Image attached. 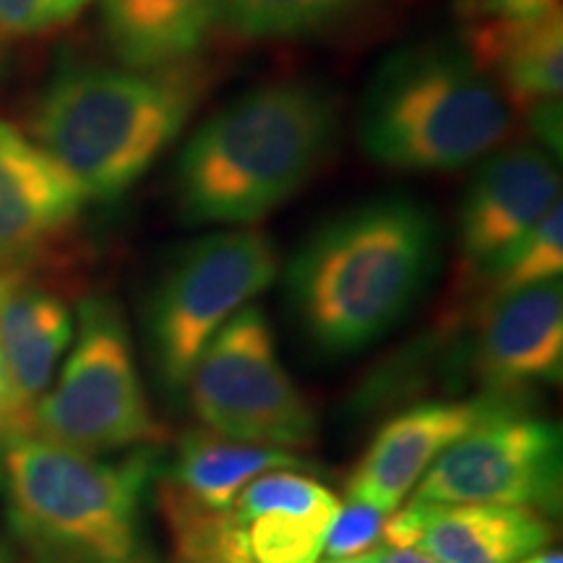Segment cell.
Masks as SVG:
<instances>
[{
	"label": "cell",
	"mask_w": 563,
	"mask_h": 563,
	"mask_svg": "<svg viewBox=\"0 0 563 563\" xmlns=\"http://www.w3.org/2000/svg\"><path fill=\"white\" fill-rule=\"evenodd\" d=\"M439 258V224L410 196H382L316 228L285 269L300 332L323 355H352L391 332Z\"/></svg>",
	"instance_id": "obj_1"
},
{
	"label": "cell",
	"mask_w": 563,
	"mask_h": 563,
	"mask_svg": "<svg viewBox=\"0 0 563 563\" xmlns=\"http://www.w3.org/2000/svg\"><path fill=\"white\" fill-rule=\"evenodd\" d=\"M340 136V102L319 81H272L214 110L175 159L188 224L249 228L302 191Z\"/></svg>",
	"instance_id": "obj_2"
},
{
	"label": "cell",
	"mask_w": 563,
	"mask_h": 563,
	"mask_svg": "<svg viewBox=\"0 0 563 563\" xmlns=\"http://www.w3.org/2000/svg\"><path fill=\"white\" fill-rule=\"evenodd\" d=\"M201 97L191 66L136 70L68 63L32 112L34 141L87 201H118L191 121Z\"/></svg>",
	"instance_id": "obj_3"
},
{
	"label": "cell",
	"mask_w": 563,
	"mask_h": 563,
	"mask_svg": "<svg viewBox=\"0 0 563 563\" xmlns=\"http://www.w3.org/2000/svg\"><path fill=\"white\" fill-rule=\"evenodd\" d=\"M514 129L509 102L460 42H415L386 55L365 84L357 144L397 173L475 165Z\"/></svg>",
	"instance_id": "obj_4"
},
{
	"label": "cell",
	"mask_w": 563,
	"mask_h": 563,
	"mask_svg": "<svg viewBox=\"0 0 563 563\" xmlns=\"http://www.w3.org/2000/svg\"><path fill=\"white\" fill-rule=\"evenodd\" d=\"M11 519L34 559L139 563V509L152 454L118 462L30 435L0 454Z\"/></svg>",
	"instance_id": "obj_5"
},
{
	"label": "cell",
	"mask_w": 563,
	"mask_h": 563,
	"mask_svg": "<svg viewBox=\"0 0 563 563\" xmlns=\"http://www.w3.org/2000/svg\"><path fill=\"white\" fill-rule=\"evenodd\" d=\"M277 272V245L253 228L207 232L173 258L146 308V340L167 389H186L211 336L258 298Z\"/></svg>",
	"instance_id": "obj_6"
},
{
	"label": "cell",
	"mask_w": 563,
	"mask_h": 563,
	"mask_svg": "<svg viewBox=\"0 0 563 563\" xmlns=\"http://www.w3.org/2000/svg\"><path fill=\"white\" fill-rule=\"evenodd\" d=\"M34 435L97 456L165 439L133 363L129 327L112 300L87 298L79 306L74 350L34 407Z\"/></svg>",
	"instance_id": "obj_7"
},
{
	"label": "cell",
	"mask_w": 563,
	"mask_h": 563,
	"mask_svg": "<svg viewBox=\"0 0 563 563\" xmlns=\"http://www.w3.org/2000/svg\"><path fill=\"white\" fill-rule=\"evenodd\" d=\"M186 386L211 433L287 452L316 441L313 407L282 368L262 308H241L211 336Z\"/></svg>",
	"instance_id": "obj_8"
},
{
	"label": "cell",
	"mask_w": 563,
	"mask_h": 563,
	"mask_svg": "<svg viewBox=\"0 0 563 563\" xmlns=\"http://www.w3.org/2000/svg\"><path fill=\"white\" fill-rule=\"evenodd\" d=\"M561 431L543 418L506 407L441 452L415 501L530 506L543 514L561 506Z\"/></svg>",
	"instance_id": "obj_9"
},
{
	"label": "cell",
	"mask_w": 563,
	"mask_h": 563,
	"mask_svg": "<svg viewBox=\"0 0 563 563\" xmlns=\"http://www.w3.org/2000/svg\"><path fill=\"white\" fill-rule=\"evenodd\" d=\"M561 201L559 162L532 141L477 159L460 209V282L467 287Z\"/></svg>",
	"instance_id": "obj_10"
},
{
	"label": "cell",
	"mask_w": 563,
	"mask_h": 563,
	"mask_svg": "<svg viewBox=\"0 0 563 563\" xmlns=\"http://www.w3.org/2000/svg\"><path fill=\"white\" fill-rule=\"evenodd\" d=\"M84 194L37 141L0 118V269H32L79 220Z\"/></svg>",
	"instance_id": "obj_11"
},
{
	"label": "cell",
	"mask_w": 563,
	"mask_h": 563,
	"mask_svg": "<svg viewBox=\"0 0 563 563\" xmlns=\"http://www.w3.org/2000/svg\"><path fill=\"white\" fill-rule=\"evenodd\" d=\"M477 313L473 368L490 397H517L561 378V279L490 300Z\"/></svg>",
	"instance_id": "obj_12"
},
{
	"label": "cell",
	"mask_w": 563,
	"mask_h": 563,
	"mask_svg": "<svg viewBox=\"0 0 563 563\" xmlns=\"http://www.w3.org/2000/svg\"><path fill=\"white\" fill-rule=\"evenodd\" d=\"M506 407H511L509 397L488 394L473 402H428L397 415L373 435L352 470L347 498L384 514L399 509L441 452Z\"/></svg>",
	"instance_id": "obj_13"
},
{
	"label": "cell",
	"mask_w": 563,
	"mask_h": 563,
	"mask_svg": "<svg viewBox=\"0 0 563 563\" xmlns=\"http://www.w3.org/2000/svg\"><path fill=\"white\" fill-rule=\"evenodd\" d=\"M340 501L313 477L292 470L258 475L228 509L251 563H319Z\"/></svg>",
	"instance_id": "obj_14"
},
{
	"label": "cell",
	"mask_w": 563,
	"mask_h": 563,
	"mask_svg": "<svg viewBox=\"0 0 563 563\" xmlns=\"http://www.w3.org/2000/svg\"><path fill=\"white\" fill-rule=\"evenodd\" d=\"M74 313L32 269H0V365L19 405L34 415L68 344Z\"/></svg>",
	"instance_id": "obj_15"
},
{
	"label": "cell",
	"mask_w": 563,
	"mask_h": 563,
	"mask_svg": "<svg viewBox=\"0 0 563 563\" xmlns=\"http://www.w3.org/2000/svg\"><path fill=\"white\" fill-rule=\"evenodd\" d=\"M460 45L501 89L506 102H514L522 112L561 100V3L530 19H462Z\"/></svg>",
	"instance_id": "obj_16"
},
{
	"label": "cell",
	"mask_w": 563,
	"mask_h": 563,
	"mask_svg": "<svg viewBox=\"0 0 563 563\" xmlns=\"http://www.w3.org/2000/svg\"><path fill=\"white\" fill-rule=\"evenodd\" d=\"M110 51L125 68L191 66L217 26L222 0H97Z\"/></svg>",
	"instance_id": "obj_17"
},
{
	"label": "cell",
	"mask_w": 563,
	"mask_h": 563,
	"mask_svg": "<svg viewBox=\"0 0 563 563\" xmlns=\"http://www.w3.org/2000/svg\"><path fill=\"white\" fill-rule=\"evenodd\" d=\"M418 504V548L439 563H517L553 538L548 514L530 506Z\"/></svg>",
	"instance_id": "obj_18"
},
{
	"label": "cell",
	"mask_w": 563,
	"mask_h": 563,
	"mask_svg": "<svg viewBox=\"0 0 563 563\" xmlns=\"http://www.w3.org/2000/svg\"><path fill=\"white\" fill-rule=\"evenodd\" d=\"M300 456L287 449L224 439L211 431L186 433L175 452L173 470L159 490L201 511H228L235 496L258 475L298 470Z\"/></svg>",
	"instance_id": "obj_19"
},
{
	"label": "cell",
	"mask_w": 563,
	"mask_h": 563,
	"mask_svg": "<svg viewBox=\"0 0 563 563\" xmlns=\"http://www.w3.org/2000/svg\"><path fill=\"white\" fill-rule=\"evenodd\" d=\"M382 0H222V24L249 40H300L332 32Z\"/></svg>",
	"instance_id": "obj_20"
},
{
	"label": "cell",
	"mask_w": 563,
	"mask_h": 563,
	"mask_svg": "<svg viewBox=\"0 0 563 563\" xmlns=\"http://www.w3.org/2000/svg\"><path fill=\"white\" fill-rule=\"evenodd\" d=\"M563 272V209L561 201L548 211L534 228L519 238L511 249H506L490 266L477 274L464 290L477 295V308L504 295L561 279Z\"/></svg>",
	"instance_id": "obj_21"
},
{
	"label": "cell",
	"mask_w": 563,
	"mask_h": 563,
	"mask_svg": "<svg viewBox=\"0 0 563 563\" xmlns=\"http://www.w3.org/2000/svg\"><path fill=\"white\" fill-rule=\"evenodd\" d=\"M91 0H0L3 37H37L74 24Z\"/></svg>",
	"instance_id": "obj_22"
},
{
	"label": "cell",
	"mask_w": 563,
	"mask_h": 563,
	"mask_svg": "<svg viewBox=\"0 0 563 563\" xmlns=\"http://www.w3.org/2000/svg\"><path fill=\"white\" fill-rule=\"evenodd\" d=\"M386 517L389 514L347 498V501L340 504L332 525H329L327 540H323V553L329 559H350V555L368 553V548L382 540Z\"/></svg>",
	"instance_id": "obj_23"
},
{
	"label": "cell",
	"mask_w": 563,
	"mask_h": 563,
	"mask_svg": "<svg viewBox=\"0 0 563 563\" xmlns=\"http://www.w3.org/2000/svg\"><path fill=\"white\" fill-rule=\"evenodd\" d=\"M561 0H460L462 19H530Z\"/></svg>",
	"instance_id": "obj_24"
},
{
	"label": "cell",
	"mask_w": 563,
	"mask_h": 563,
	"mask_svg": "<svg viewBox=\"0 0 563 563\" xmlns=\"http://www.w3.org/2000/svg\"><path fill=\"white\" fill-rule=\"evenodd\" d=\"M34 435V415L19 405L16 394L11 391L3 365H0V454L21 439Z\"/></svg>",
	"instance_id": "obj_25"
},
{
	"label": "cell",
	"mask_w": 563,
	"mask_h": 563,
	"mask_svg": "<svg viewBox=\"0 0 563 563\" xmlns=\"http://www.w3.org/2000/svg\"><path fill=\"white\" fill-rule=\"evenodd\" d=\"M527 129L532 133V144L561 159V141H563V121H561V100L534 104L525 112Z\"/></svg>",
	"instance_id": "obj_26"
},
{
	"label": "cell",
	"mask_w": 563,
	"mask_h": 563,
	"mask_svg": "<svg viewBox=\"0 0 563 563\" xmlns=\"http://www.w3.org/2000/svg\"><path fill=\"white\" fill-rule=\"evenodd\" d=\"M376 563H439L420 548H394L384 545L376 551Z\"/></svg>",
	"instance_id": "obj_27"
},
{
	"label": "cell",
	"mask_w": 563,
	"mask_h": 563,
	"mask_svg": "<svg viewBox=\"0 0 563 563\" xmlns=\"http://www.w3.org/2000/svg\"><path fill=\"white\" fill-rule=\"evenodd\" d=\"M517 563H563V555H561V551H538Z\"/></svg>",
	"instance_id": "obj_28"
},
{
	"label": "cell",
	"mask_w": 563,
	"mask_h": 563,
	"mask_svg": "<svg viewBox=\"0 0 563 563\" xmlns=\"http://www.w3.org/2000/svg\"><path fill=\"white\" fill-rule=\"evenodd\" d=\"M329 563H376V551L361 553V555H350V559H332Z\"/></svg>",
	"instance_id": "obj_29"
},
{
	"label": "cell",
	"mask_w": 563,
	"mask_h": 563,
	"mask_svg": "<svg viewBox=\"0 0 563 563\" xmlns=\"http://www.w3.org/2000/svg\"><path fill=\"white\" fill-rule=\"evenodd\" d=\"M0 563H11V555H9V551H5L3 545H0Z\"/></svg>",
	"instance_id": "obj_30"
},
{
	"label": "cell",
	"mask_w": 563,
	"mask_h": 563,
	"mask_svg": "<svg viewBox=\"0 0 563 563\" xmlns=\"http://www.w3.org/2000/svg\"><path fill=\"white\" fill-rule=\"evenodd\" d=\"M32 563H58V561H47V559H34Z\"/></svg>",
	"instance_id": "obj_31"
},
{
	"label": "cell",
	"mask_w": 563,
	"mask_h": 563,
	"mask_svg": "<svg viewBox=\"0 0 563 563\" xmlns=\"http://www.w3.org/2000/svg\"><path fill=\"white\" fill-rule=\"evenodd\" d=\"M0 60H3V51H0Z\"/></svg>",
	"instance_id": "obj_32"
}]
</instances>
